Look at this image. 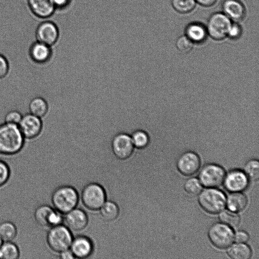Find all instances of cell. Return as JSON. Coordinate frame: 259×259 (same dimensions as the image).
<instances>
[{"label": "cell", "mask_w": 259, "mask_h": 259, "mask_svg": "<svg viewBox=\"0 0 259 259\" xmlns=\"http://www.w3.org/2000/svg\"><path fill=\"white\" fill-rule=\"evenodd\" d=\"M88 222L85 213L80 209H73L67 213L65 223L67 227L74 231L84 229Z\"/></svg>", "instance_id": "obj_18"}, {"label": "cell", "mask_w": 259, "mask_h": 259, "mask_svg": "<svg viewBox=\"0 0 259 259\" xmlns=\"http://www.w3.org/2000/svg\"><path fill=\"white\" fill-rule=\"evenodd\" d=\"M28 108L29 113L41 118L47 113L49 106L47 102L43 98L35 97L30 101Z\"/></svg>", "instance_id": "obj_22"}, {"label": "cell", "mask_w": 259, "mask_h": 259, "mask_svg": "<svg viewBox=\"0 0 259 259\" xmlns=\"http://www.w3.org/2000/svg\"><path fill=\"white\" fill-rule=\"evenodd\" d=\"M176 45L181 52L187 53L192 50L193 42L185 35L180 36L177 39Z\"/></svg>", "instance_id": "obj_32"}, {"label": "cell", "mask_w": 259, "mask_h": 259, "mask_svg": "<svg viewBox=\"0 0 259 259\" xmlns=\"http://www.w3.org/2000/svg\"><path fill=\"white\" fill-rule=\"evenodd\" d=\"M244 172L252 181H256L259 178V164L257 160H250L244 167Z\"/></svg>", "instance_id": "obj_29"}, {"label": "cell", "mask_w": 259, "mask_h": 259, "mask_svg": "<svg viewBox=\"0 0 259 259\" xmlns=\"http://www.w3.org/2000/svg\"><path fill=\"white\" fill-rule=\"evenodd\" d=\"M3 242V241L2 240V239H1V238L0 237V246L1 245V244H2Z\"/></svg>", "instance_id": "obj_41"}, {"label": "cell", "mask_w": 259, "mask_h": 259, "mask_svg": "<svg viewBox=\"0 0 259 259\" xmlns=\"http://www.w3.org/2000/svg\"><path fill=\"white\" fill-rule=\"evenodd\" d=\"M60 257L63 259H69L75 258L72 251L68 249L64 250L60 252Z\"/></svg>", "instance_id": "obj_40"}, {"label": "cell", "mask_w": 259, "mask_h": 259, "mask_svg": "<svg viewBox=\"0 0 259 259\" xmlns=\"http://www.w3.org/2000/svg\"><path fill=\"white\" fill-rule=\"evenodd\" d=\"M81 199L84 205L89 209H99L105 202L106 194L103 188L96 183L86 186L82 192Z\"/></svg>", "instance_id": "obj_6"}, {"label": "cell", "mask_w": 259, "mask_h": 259, "mask_svg": "<svg viewBox=\"0 0 259 259\" xmlns=\"http://www.w3.org/2000/svg\"><path fill=\"white\" fill-rule=\"evenodd\" d=\"M224 181L226 189L232 192L243 191L248 185V178L246 175L243 171L238 169L228 172Z\"/></svg>", "instance_id": "obj_14"}, {"label": "cell", "mask_w": 259, "mask_h": 259, "mask_svg": "<svg viewBox=\"0 0 259 259\" xmlns=\"http://www.w3.org/2000/svg\"><path fill=\"white\" fill-rule=\"evenodd\" d=\"M223 13L231 21L236 22L244 19L246 10L243 4L238 0H225L222 4Z\"/></svg>", "instance_id": "obj_17"}, {"label": "cell", "mask_w": 259, "mask_h": 259, "mask_svg": "<svg viewBox=\"0 0 259 259\" xmlns=\"http://www.w3.org/2000/svg\"><path fill=\"white\" fill-rule=\"evenodd\" d=\"M112 148L114 154L118 159L124 160L129 158L134 148L131 137L125 133L117 134L113 139Z\"/></svg>", "instance_id": "obj_12"}, {"label": "cell", "mask_w": 259, "mask_h": 259, "mask_svg": "<svg viewBox=\"0 0 259 259\" xmlns=\"http://www.w3.org/2000/svg\"><path fill=\"white\" fill-rule=\"evenodd\" d=\"M35 35L36 40L52 46L58 40L59 30L55 22L45 20L38 24Z\"/></svg>", "instance_id": "obj_9"}, {"label": "cell", "mask_w": 259, "mask_h": 259, "mask_svg": "<svg viewBox=\"0 0 259 259\" xmlns=\"http://www.w3.org/2000/svg\"><path fill=\"white\" fill-rule=\"evenodd\" d=\"M242 32V30L241 26L236 22H232L227 36L232 39H237L241 36Z\"/></svg>", "instance_id": "obj_36"}, {"label": "cell", "mask_w": 259, "mask_h": 259, "mask_svg": "<svg viewBox=\"0 0 259 259\" xmlns=\"http://www.w3.org/2000/svg\"><path fill=\"white\" fill-rule=\"evenodd\" d=\"M100 208L102 217L107 221H114L118 216L119 208L117 204L113 202H105Z\"/></svg>", "instance_id": "obj_26"}, {"label": "cell", "mask_w": 259, "mask_h": 259, "mask_svg": "<svg viewBox=\"0 0 259 259\" xmlns=\"http://www.w3.org/2000/svg\"><path fill=\"white\" fill-rule=\"evenodd\" d=\"M72 0H52L56 10H63L71 4Z\"/></svg>", "instance_id": "obj_37"}, {"label": "cell", "mask_w": 259, "mask_h": 259, "mask_svg": "<svg viewBox=\"0 0 259 259\" xmlns=\"http://www.w3.org/2000/svg\"><path fill=\"white\" fill-rule=\"evenodd\" d=\"M199 203L206 212L216 214L222 211L226 205V197L221 191L210 188L202 191L198 197Z\"/></svg>", "instance_id": "obj_3"}, {"label": "cell", "mask_w": 259, "mask_h": 259, "mask_svg": "<svg viewBox=\"0 0 259 259\" xmlns=\"http://www.w3.org/2000/svg\"><path fill=\"white\" fill-rule=\"evenodd\" d=\"M20 256L18 246L13 241H3L0 246V259H17Z\"/></svg>", "instance_id": "obj_24"}, {"label": "cell", "mask_w": 259, "mask_h": 259, "mask_svg": "<svg viewBox=\"0 0 259 259\" xmlns=\"http://www.w3.org/2000/svg\"><path fill=\"white\" fill-rule=\"evenodd\" d=\"M184 189L189 194L194 195L200 193L202 190V186L198 180L192 178L188 179L185 182Z\"/></svg>", "instance_id": "obj_31"}, {"label": "cell", "mask_w": 259, "mask_h": 259, "mask_svg": "<svg viewBox=\"0 0 259 259\" xmlns=\"http://www.w3.org/2000/svg\"><path fill=\"white\" fill-rule=\"evenodd\" d=\"M208 235L211 243L219 248L229 247L234 239L233 230L228 226L222 223H215L210 226Z\"/></svg>", "instance_id": "obj_7"}, {"label": "cell", "mask_w": 259, "mask_h": 259, "mask_svg": "<svg viewBox=\"0 0 259 259\" xmlns=\"http://www.w3.org/2000/svg\"><path fill=\"white\" fill-rule=\"evenodd\" d=\"M47 240L50 248L59 253L68 249L73 240L68 228L60 225L52 227L48 233Z\"/></svg>", "instance_id": "obj_4"}, {"label": "cell", "mask_w": 259, "mask_h": 259, "mask_svg": "<svg viewBox=\"0 0 259 259\" xmlns=\"http://www.w3.org/2000/svg\"><path fill=\"white\" fill-rule=\"evenodd\" d=\"M18 125L25 139L29 140L37 137L41 133L43 126L41 118L30 113L23 115Z\"/></svg>", "instance_id": "obj_10"}, {"label": "cell", "mask_w": 259, "mask_h": 259, "mask_svg": "<svg viewBox=\"0 0 259 259\" xmlns=\"http://www.w3.org/2000/svg\"><path fill=\"white\" fill-rule=\"evenodd\" d=\"M219 218L223 224L232 228L237 227L240 223L239 217L232 211H224L221 213Z\"/></svg>", "instance_id": "obj_28"}, {"label": "cell", "mask_w": 259, "mask_h": 259, "mask_svg": "<svg viewBox=\"0 0 259 259\" xmlns=\"http://www.w3.org/2000/svg\"><path fill=\"white\" fill-rule=\"evenodd\" d=\"M232 21L225 14L217 12L209 18L206 26L207 34L215 40H222L227 36Z\"/></svg>", "instance_id": "obj_5"}, {"label": "cell", "mask_w": 259, "mask_h": 259, "mask_svg": "<svg viewBox=\"0 0 259 259\" xmlns=\"http://www.w3.org/2000/svg\"><path fill=\"white\" fill-rule=\"evenodd\" d=\"M248 234L243 231L237 232L234 235V239L237 243H244L246 242L248 239Z\"/></svg>", "instance_id": "obj_38"}, {"label": "cell", "mask_w": 259, "mask_h": 259, "mask_svg": "<svg viewBox=\"0 0 259 259\" xmlns=\"http://www.w3.org/2000/svg\"><path fill=\"white\" fill-rule=\"evenodd\" d=\"M207 35L206 27L200 23H191L185 28V35L193 42H202Z\"/></svg>", "instance_id": "obj_20"}, {"label": "cell", "mask_w": 259, "mask_h": 259, "mask_svg": "<svg viewBox=\"0 0 259 259\" xmlns=\"http://www.w3.org/2000/svg\"><path fill=\"white\" fill-rule=\"evenodd\" d=\"M23 115L17 110H12L7 113L5 116V122L18 125Z\"/></svg>", "instance_id": "obj_34"}, {"label": "cell", "mask_w": 259, "mask_h": 259, "mask_svg": "<svg viewBox=\"0 0 259 259\" xmlns=\"http://www.w3.org/2000/svg\"><path fill=\"white\" fill-rule=\"evenodd\" d=\"M25 138L18 125L4 122L0 124V154L13 155L23 148Z\"/></svg>", "instance_id": "obj_1"}, {"label": "cell", "mask_w": 259, "mask_h": 259, "mask_svg": "<svg viewBox=\"0 0 259 259\" xmlns=\"http://www.w3.org/2000/svg\"><path fill=\"white\" fill-rule=\"evenodd\" d=\"M228 254L233 259H248L251 256V251L248 245L243 243H238L228 249Z\"/></svg>", "instance_id": "obj_23"}, {"label": "cell", "mask_w": 259, "mask_h": 259, "mask_svg": "<svg viewBox=\"0 0 259 259\" xmlns=\"http://www.w3.org/2000/svg\"><path fill=\"white\" fill-rule=\"evenodd\" d=\"M225 171L220 165L208 164L203 167L199 174L201 183L206 187H217L224 182Z\"/></svg>", "instance_id": "obj_8"}, {"label": "cell", "mask_w": 259, "mask_h": 259, "mask_svg": "<svg viewBox=\"0 0 259 259\" xmlns=\"http://www.w3.org/2000/svg\"><path fill=\"white\" fill-rule=\"evenodd\" d=\"M34 217L36 222L44 227L60 225L62 218L61 215L48 205L38 206L35 210Z\"/></svg>", "instance_id": "obj_11"}, {"label": "cell", "mask_w": 259, "mask_h": 259, "mask_svg": "<svg viewBox=\"0 0 259 259\" xmlns=\"http://www.w3.org/2000/svg\"><path fill=\"white\" fill-rule=\"evenodd\" d=\"M17 235L16 225L10 221L0 223V237L3 241H13Z\"/></svg>", "instance_id": "obj_25"}, {"label": "cell", "mask_w": 259, "mask_h": 259, "mask_svg": "<svg viewBox=\"0 0 259 259\" xmlns=\"http://www.w3.org/2000/svg\"><path fill=\"white\" fill-rule=\"evenodd\" d=\"M247 203L246 196L238 192L230 194L227 199L228 208L232 211H240L244 209Z\"/></svg>", "instance_id": "obj_21"}, {"label": "cell", "mask_w": 259, "mask_h": 259, "mask_svg": "<svg viewBox=\"0 0 259 259\" xmlns=\"http://www.w3.org/2000/svg\"><path fill=\"white\" fill-rule=\"evenodd\" d=\"M78 200L76 190L70 186H63L57 189L53 193V205L59 212L67 213L75 208Z\"/></svg>", "instance_id": "obj_2"}, {"label": "cell", "mask_w": 259, "mask_h": 259, "mask_svg": "<svg viewBox=\"0 0 259 259\" xmlns=\"http://www.w3.org/2000/svg\"><path fill=\"white\" fill-rule=\"evenodd\" d=\"M31 13L36 18L47 19L56 11L52 0H27Z\"/></svg>", "instance_id": "obj_15"}, {"label": "cell", "mask_w": 259, "mask_h": 259, "mask_svg": "<svg viewBox=\"0 0 259 259\" xmlns=\"http://www.w3.org/2000/svg\"><path fill=\"white\" fill-rule=\"evenodd\" d=\"M71 251L75 257L84 258L92 252L93 244L91 241L85 236H78L72 240Z\"/></svg>", "instance_id": "obj_19"}, {"label": "cell", "mask_w": 259, "mask_h": 259, "mask_svg": "<svg viewBox=\"0 0 259 259\" xmlns=\"http://www.w3.org/2000/svg\"><path fill=\"white\" fill-rule=\"evenodd\" d=\"M196 3L204 7H210L213 5L217 0H195Z\"/></svg>", "instance_id": "obj_39"}, {"label": "cell", "mask_w": 259, "mask_h": 259, "mask_svg": "<svg viewBox=\"0 0 259 259\" xmlns=\"http://www.w3.org/2000/svg\"><path fill=\"white\" fill-rule=\"evenodd\" d=\"M10 168L8 164L0 159V187L5 185L10 179Z\"/></svg>", "instance_id": "obj_33"}, {"label": "cell", "mask_w": 259, "mask_h": 259, "mask_svg": "<svg viewBox=\"0 0 259 259\" xmlns=\"http://www.w3.org/2000/svg\"><path fill=\"white\" fill-rule=\"evenodd\" d=\"M131 137L134 146L137 148H144L149 142L148 135L143 131H137Z\"/></svg>", "instance_id": "obj_30"}, {"label": "cell", "mask_w": 259, "mask_h": 259, "mask_svg": "<svg viewBox=\"0 0 259 259\" xmlns=\"http://www.w3.org/2000/svg\"><path fill=\"white\" fill-rule=\"evenodd\" d=\"M52 54L51 46L36 40L29 47L28 55L30 60L38 64L47 62Z\"/></svg>", "instance_id": "obj_16"}, {"label": "cell", "mask_w": 259, "mask_h": 259, "mask_svg": "<svg viewBox=\"0 0 259 259\" xmlns=\"http://www.w3.org/2000/svg\"><path fill=\"white\" fill-rule=\"evenodd\" d=\"M10 70L9 63L7 58L0 54V79L5 78Z\"/></svg>", "instance_id": "obj_35"}, {"label": "cell", "mask_w": 259, "mask_h": 259, "mask_svg": "<svg viewBox=\"0 0 259 259\" xmlns=\"http://www.w3.org/2000/svg\"><path fill=\"white\" fill-rule=\"evenodd\" d=\"M195 0H171L174 9L178 12L186 14L191 12L195 7Z\"/></svg>", "instance_id": "obj_27"}, {"label": "cell", "mask_w": 259, "mask_h": 259, "mask_svg": "<svg viewBox=\"0 0 259 259\" xmlns=\"http://www.w3.org/2000/svg\"><path fill=\"white\" fill-rule=\"evenodd\" d=\"M177 166L179 171L183 175H192L197 172L200 168V158L195 153L187 152L179 158Z\"/></svg>", "instance_id": "obj_13"}]
</instances>
